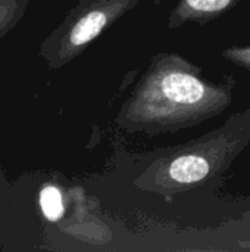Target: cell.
<instances>
[{"instance_id": "1", "label": "cell", "mask_w": 250, "mask_h": 252, "mask_svg": "<svg viewBox=\"0 0 250 252\" xmlns=\"http://www.w3.org/2000/svg\"><path fill=\"white\" fill-rule=\"evenodd\" d=\"M231 102V89L206 80L177 55H158L118 117V124L150 134L205 121Z\"/></svg>"}, {"instance_id": "2", "label": "cell", "mask_w": 250, "mask_h": 252, "mask_svg": "<svg viewBox=\"0 0 250 252\" xmlns=\"http://www.w3.org/2000/svg\"><path fill=\"white\" fill-rule=\"evenodd\" d=\"M193 148H184L180 152L165 157L158 168H156V185L174 188V186H192L202 180H205L215 168V162H224L225 151H231L236 148V145L227 146L224 149V145L221 142L217 143V146L209 148V145L194 146Z\"/></svg>"}, {"instance_id": "3", "label": "cell", "mask_w": 250, "mask_h": 252, "mask_svg": "<svg viewBox=\"0 0 250 252\" xmlns=\"http://www.w3.org/2000/svg\"><path fill=\"white\" fill-rule=\"evenodd\" d=\"M137 1L139 0H88L74 18L63 37V52L68 55L80 52L106 27L134 7Z\"/></svg>"}, {"instance_id": "4", "label": "cell", "mask_w": 250, "mask_h": 252, "mask_svg": "<svg viewBox=\"0 0 250 252\" xmlns=\"http://www.w3.org/2000/svg\"><path fill=\"white\" fill-rule=\"evenodd\" d=\"M237 1L239 0H178L175 9L171 13L168 27H180L187 21L205 22L220 16Z\"/></svg>"}, {"instance_id": "5", "label": "cell", "mask_w": 250, "mask_h": 252, "mask_svg": "<svg viewBox=\"0 0 250 252\" xmlns=\"http://www.w3.org/2000/svg\"><path fill=\"white\" fill-rule=\"evenodd\" d=\"M40 204H41V210H43L44 216L52 221L57 220L63 214L62 195L53 186H47L43 189L41 196H40Z\"/></svg>"}, {"instance_id": "6", "label": "cell", "mask_w": 250, "mask_h": 252, "mask_svg": "<svg viewBox=\"0 0 250 252\" xmlns=\"http://www.w3.org/2000/svg\"><path fill=\"white\" fill-rule=\"evenodd\" d=\"M227 56L236 62H239L243 66H250V49H234L227 50Z\"/></svg>"}]
</instances>
